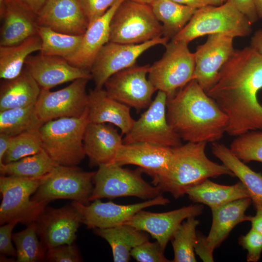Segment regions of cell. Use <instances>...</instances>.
Listing matches in <instances>:
<instances>
[{"instance_id": "obj_1", "label": "cell", "mask_w": 262, "mask_h": 262, "mask_svg": "<svg viewBox=\"0 0 262 262\" xmlns=\"http://www.w3.org/2000/svg\"><path fill=\"white\" fill-rule=\"evenodd\" d=\"M262 55L251 47L235 49L206 92L227 115L226 133L237 136L262 130Z\"/></svg>"}, {"instance_id": "obj_2", "label": "cell", "mask_w": 262, "mask_h": 262, "mask_svg": "<svg viewBox=\"0 0 262 262\" xmlns=\"http://www.w3.org/2000/svg\"><path fill=\"white\" fill-rule=\"evenodd\" d=\"M167 121L187 142H215L226 132L227 115L206 91L192 80L166 101Z\"/></svg>"}, {"instance_id": "obj_3", "label": "cell", "mask_w": 262, "mask_h": 262, "mask_svg": "<svg viewBox=\"0 0 262 262\" xmlns=\"http://www.w3.org/2000/svg\"><path fill=\"white\" fill-rule=\"evenodd\" d=\"M206 142H188L172 147L168 170L152 180V183L162 192H168L175 198L185 194L187 189L209 178L221 175L234 176L223 164L213 162L205 153Z\"/></svg>"}, {"instance_id": "obj_4", "label": "cell", "mask_w": 262, "mask_h": 262, "mask_svg": "<svg viewBox=\"0 0 262 262\" xmlns=\"http://www.w3.org/2000/svg\"><path fill=\"white\" fill-rule=\"evenodd\" d=\"M89 123L87 108L80 117L44 123L39 131L42 149L58 165L77 166L86 156L83 138Z\"/></svg>"}, {"instance_id": "obj_5", "label": "cell", "mask_w": 262, "mask_h": 262, "mask_svg": "<svg viewBox=\"0 0 262 262\" xmlns=\"http://www.w3.org/2000/svg\"><path fill=\"white\" fill-rule=\"evenodd\" d=\"M252 23L229 0L220 5L197 9L185 26L172 39L189 43L205 35L222 33L246 37L252 31Z\"/></svg>"}, {"instance_id": "obj_6", "label": "cell", "mask_w": 262, "mask_h": 262, "mask_svg": "<svg viewBox=\"0 0 262 262\" xmlns=\"http://www.w3.org/2000/svg\"><path fill=\"white\" fill-rule=\"evenodd\" d=\"M162 36V25L150 5L125 0L111 21L110 42L138 44Z\"/></svg>"}, {"instance_id": "obj_7", "label": "cell", "mask_w": 262, "mask_h": 262, "mask_svg": "<svg viewBox=\"0 0 262 262\" xmlns=\"http://www.w3.org/2000/svg\"><path fill=\"white\" fill-rule=\"evenodd\" d=\"M187 42L171 39L161 59L150 66L148 79L156 90L171 97L193 80L194 53Z\"/></svg>"}, {"instance_id": "obj_8", "label": "cell", "mask_w": 262, "mask_h": 262, "mask_svg": "<svg viewBox=\"0 0 262 262\" xmlns=\"http://www.w3.org/2000/svg\"><path fill=\"white\" fill-rule=\"evenodd\" d=\"M142 172L139 167L132 170L113 163L99 165L93 177L90 201L128 196L148 200L162 195L158 186H151L143 179Z\"/></svg>"}, {"instance_id": "obj_9", "label": "cell", "mask_w": 262, "mask_h": 262, "mask_svg": "<svg viewBox=\"0 0 262 262\" xmlns=\"http://www.w3.org/2000/svg\"><path fill=\"white\" fill-rule=\"evenodd\" d=\"M42 177L0 176V225L12 221L28 225L36 220L48 204L32 199Z\"/></svg>"}, {"instance_id": "obj_10", "label": "cell", "mask_w": 262, "mask_h": 262, "mask_svg": "<svg viewBox=\"0 0 262 262\" xmlns=\"http://www.w3.org/2000/svg\"><path fill=\"white\" fill-rule=\"evenodd\" d=\"M95 173L76 166L57 165L42 178L32 199L49 203L55 199H67L88 205Z\"/></svg>"}, {"instance_id": "obj_11", "label": "cell", "mask_w": 262, "mask_h": 262, "mask_svg": "<svg viewBox=\"0 0 262 262\" xmlns=\"http://www.w3.org/2000/svg\"><path fill=\"white\" fill-rule=\"evenodd\" d=\"M167 98L164 92L158 91L147 110L134 121L130 131L125 135L123 144L145 142L169 147L181 145V139L167 121Z\"/></svg>"}, {"instance_id": "obj_12", "label": "cell", "mask_w": 262, "mask_h": 262, "mask_svg": "<svg viewBox=\"0 0 262 262\" xmlns=\"http://www.w3.org/2000/svg\"><path fill=\"white\" fill-rule=\"evenodd\" d=\"M90 80L77 79L68 86L55 91L41 89L35 104L37 114L44 123L62 117H78L87 108L86 88Z\"/></svg>"}, {"instance_id": "obj_13", "label": "cell", "mask_w": 262, "mask_h": 262, "mask_svg": "<svg viewBox=\"0 0 262 262\" xmlns=\"http://www.w3.org/2000/svg\"><path fill=\"white\" fill-rule=\"evenodd\" d=\"M169 39L164 36L138 44L108 42L100 49L90 68L96 88H102L114 74L133 65L146 50L158 45L165 46Z\"/></svg>"}, {"instance_id": "obj_14", "label": "cell", "mask_w": 262, "mask_h": 262, "mask_svg": "<svg viewBox=\"0 0 262 262\" xmlns=\"http://www.w3.org/2000/svg\"><path fill=\"white\" fill-rule=\"evenodd\" d=\"M150 65H133L110 77L104 86L108 94L137 110L147 108L157 91L148 79Z\"/></svg>"}, {"instance_id": "obj_15", "label": "cell", "mask_w": 262, "mask_h": 262, "mask_svg": "<svg viewBox=\"0 0 262 262\" xmlns=\"http://www.w3.org/2000/svg\"><path fill=\"white\" fill-rule=\"evenodd\" d=\"M93 201L88 205L74 201L71 203L81 214L82 223L93 229L124 224L141 210L156 205H166L170 202L162 195L143 202L129 205H120L111 201L102 202L99 199Z\"/></svg>"}, {"instance_id": "obj_16", "label": "cell", "mask_w": 262, "mask_h": 262, "mask_svg": "<svg viewBox=\"0 0 262 262\" xmlns=\"http://www.w3.org/2000/svg\"><path fill=\"white\" fill-rule=\"evenodd\" d=\"M233 39L225 34H210L204 43L196 47L193 80L206 92L214 85L221 69L234 51Z\"/></svg>"}, {"instance_id": "obj_17", "label": "cell", "mask_w": 262, "mask_h": 262, "mask_svg": "<svg viewBox=\"0 0 262 262\" xmlns=\"http://www.w3.org/2000/svg\"><path fill=\"white\" fill-rule=\"evenodd\" d=\"M35 222L38 235L47 250L73 244L82 216L71 204L59 208L46 207Z\"/></svg>"}, {"instance_id": "obj_18", "label": "cell", "mask_w": 262, "mask_h": 262, "mask_svg": "<svg viewBox=\"0 0 262 262\" xmlns=\"http://www.w3.org/2000/svg\"><path fill=\"white\" fill-rule=\"evenodd\" d=\"M203 210V206L197 204L164 213H152L143 209L124 224L148 233L165 250L183 221L201 214Z\"/></svg>"}, {"instance_id": "obj_19", "label": "cell", "mask_w": 262, "mask_h": 262, "mask_svg": "<svg viewBox=\"0 0 262 262\" xmlns=\"http://www.w3.org/2000/svg\"><path fill=\"white\" fill-rule=\"evenodd\" d=\"M26 69L41 89L51 88L77 79H91L90 71L71 65L63 57L40 53L27 59Z\"/></svg>"}, {"instance_id": "obj_20", "label": "cell", "mask_w": 262, "mask_h": 262, "mask_svg": "<svg viewBox=\"0 0 262 262\" xmlns=\"http://www.w3.org/2000/svg\"><path fill=\"white\" fill-rule=\"evenodd\" d=\"M172 155V147L145 142L123 144L112 163L120 166L137 165L154 180L168 170Z\"/></svg>"}, {"instance_id": "obj_21", "label": "cell", "mask_w": 262, "mask_h": 262, "mask_svg": "<svg viewBox=\"0 0 262 262\" xmlns=\"http://www.w3.org/2000/svg\"><path fill=\"white\" fill-rule=\"evenodd\" d=\"M36 19L38 26L74 35H82L89 23L79 0H48Z\"/></svg>"}, {"instance_id": "obj_22", "label": "cell", "mask_w": 262, "mask_h": 262, "mask_svg": "<svg viewBox=\"0 0 262 262\" xmlns=\"http://www.w3.org/2000/svg\"><path fill=\"white\" fill-rule=\"evenodd\" d=\"M125 0H117L101 16L89 23L75 52L66 59L71 65L90 71L100 49L110 41V23L115 11Z\"/></svg>"}, {"instance_id": "obj_23", "label": "cell", "mask_w": 262, "mask_h": 262, "mask_svg": "<svg viewBox=\"0 0 262 262\" xmlns=\"http://www.w3.org/2000/svg\"><path fill=\"white\" fill-rule=\"evenodd\" d=\"M123 144L121 135L112 124L90 122L88 124L83 147L91 165L112 163Z\"/></svg>"}, {"instance_id": "obj_24", "label": "cell", "mask_w": 262, "mask_h": 262, "mask_svg": "<svg viewBox=\"0 0 262 262\" xmlns=\"http://www.w3.org/2000/svg\"><path fill=\"white\" fill-rule=\"evenodd\" d=\"M87 109L90 123L115 125L122 135L129 132L135 121L131 116L130 107L110 97L103 88L90 91Z\"/></svg>"}, {"instance_id": "obj_25", "label": "cell", "mask_w": 262, "mask_h": 262, "mask_svg": "<svg viewBox=\"0 0 262 262\" xmlns=\"http://www.w3.org/2000/svg\"><path fill=\"white\" fill-rule=\"evenodd\" d=\"M0 46L17 45L37 34L36 16L14 1L4 0L0 5Z\"/></svg>"}, {"instance_id": "obj_26", "label": "cell", "mask_w": 262, "mask_h": 262, "mask_svg": "<svg viewBox=\"0 0 262 262\" xmlns=\"http://www.w3.org/2000/svg\"><path fill=\"white\" fill-rule=\"evenodd\" d=\"M252 203L250 197L236 200L219 207L212 209V223L205 243L213 252L238 224L250 221L251 216L245 213Z\"/></svg>"}, {"instance_id": "obj_27", "label": "cell", "mask_w": 262, "mask_h": 262, "mask_svg": "<svg viewBox=\"0 0 262 262\" xmlns=\"http://www.w3.org/2000/svg\"><path fill=\"white\" fill-rule=\"evenodd\" d=\"M186 194L193 202L206 205L211 210L236 200L250 197L241 181L232 185H224L208 179L188 188Z\"/></svg>"}, {"instance_id": "obj_28", "label": "cell", "mask_w": 262, "mask_h": 262, "mask_svg": "<svg viewBox=\"0 0 262 262\" xmlns=\"http://www.w3.org/2000/svg\"><path fill=\"white\" fill-rule=\"evenodd\" d=\"M0 86V111L35 104L41 88L26 69Z\"/></svg>"}, {"instance_id": "obj_29", "label": "cell", "mask_w": 262, "mask_h": 262, "mask_svg": "<svg viewBox=\"0 0 262 262\" xmlns=\"http://www.w3.org/2000/svg\"><path fill=\"white\" fill-rule=\"evenodd\" d=\"M212 150L222 164L243 183L254 206L262 207V174L251 169L237 158L229 148L222 144L212 143Z\"/></svg>"}, {"instance_id": "obj_30", "label": "cell", "mask_w": 262, "mask_h": 262, "mask_svg": "<svg viewBox=\"0 0 262 262\" xmlns=\"http://www.w3.org/2000/svg\"><path fill=\"white\" fill-rule=\"evenodd\" d=\"M94 230L110 245L115 262H129L132 249L148 241V236L145 231L128 224L110 228L95 229Z\"/></svg>"}, {"instance_id": "obj_31", "label": "cell", "mask_w": 262, "mask_h": 262, "mask_svg": "<svg viewBox=\"0 0 262 262\" xmlns=\"http://www.w3.org/2000/svg\"><path fill=\"white\" fill-rule=\"evenodd\" d=\"M41 48L38 34L31 36L20 44L0 46V78L10 80L18 77L22 72L28 57Z\"/></svg>"}, {"instance_id": "obj_32", "label": "cell", "mask_w": 262, "mask_h": 262, "mask_svg": "<svg viewBox=\"0 0 262 262\" xmlns=\"http://www.w3.org/2000/svg\"><path fill=\"white\" fill-rule=\"evenodd\" d=\"M150 5L157 19L163 23V36L169 39L185 26L197 10L172 0H156Z\"/></svg>"}, {"instance_id": "obj_33", "label": "cell", "mask_w": 262, "mask_h": 262, "mask_svg": "<svg viewBox=\"0 0 262 262\" xmlns=\"http://www.w3.org/2000/svg\"><path fill=\"white\" fill-rule=\"evenodd\" d=\"M44 123L34 105L0 111V133L11 136L38 131Z\"/></svg>"}, {"instance_id": "obj_34", "label": "cell", "mask_w": 262, "mask_h": 262, "mask_svg": "<svg viewBox=\"0 0 262 262\" xmlns=\"http://www.w3.org/2000/svg\"><path fill=\"white\" fill-rule=\"evenodd\" d=\"M56 164L42 149L17 161L0 164L1 175L38 178L49 172Z\"/></svg>"}, {"instance_id": "obj_35", "label": "cell", "mask_w": 262, "mask_h": 262, "mask_svg": "<svg viewBox=\"0 0 262 262\" xmlns=\"http://www.w3.org/2000/svg\"><path fill=\"white\" fill-rule=\"evenodd\" d=\"M37 34L41 41L40 52L66 59L78 49L82 35H74L60 33L49 27L38 26Z\"/></svg>"}, {"instance_id": "obj_36", "label": "cell", "mask_w": 262, "mask_h": 262, "mask_svg": "<svg viewBox=\"0 0 262 262\" xmlns=\"http://www.w3.org/2000/svg\"><path fill=\"white\" fill-rule=\"evenodd\" d=\"M16 246V262H40L45 261L47 249L38 238L35 222L12 235Z\"/></svg>"}, {"instance_id": "obj_37", "label": "cell", "mask_w": 262, "mask_h": 262, "mask_svg": "<svg viewBox=\"0 0 262 262\" xmlns=\"http://www.w3.org/2000/svg\"><path fill=\"white\" fill-rule=\"evenodd\" d=\"M199 221L192 216L180 224L171 239L174 262H195V247L197 240L196 228Z\"/></svg>"}, {"instance_id": "obj_38", "label": "cell", "mask_w": 262, "mask_h": 262, "mask_svg": "<svg viewBox=\"0 0 262 262\" xmlns=\"http://www.w3.org/2000/svg\"><path fill=\"white\" fill-rule=\"evenodd\" d=\"M229 148L245 163L251 161L262 163V130L250 131L236 136Z\"/></svg>"}, {"instance_id": "obj_39", "label": "cell", "mask_w": 262, "mask_h": 262, "mask_svg": "<svg viewBox=\"0 0 262 262\" xmlns=\"http://www.w3.org/2000/svg\"><path fill=\"white\" fill-rule=\"evenodd\" d=\"M42 149L39 131L25 132L13 136L11 145L4 156L2 164L15 162L34 155Z\"/></svg>"}, {"instance_id": "obj_40", "label": "cell", "mask_w": 262, "mask_h": 262, "mask_svg": "<svg viewBox=\"0 0 262 262\" xmlns=\"http://www.w3.org/2000/svg\"><path fill=\"white\" fill-rule=\"evenodd\" d=\"M164 250L159 243L147 241L134 247L131 256L138 262H170L164 255Z\"/></svg>"}, {"instance_id": "obj_41", "label": "cell", "mask_w": 262, "mask_h": 262, "mask_svg": "<svg viewBox=\"0 0 262 262\" xmlns=\"http://www.w3.org/2000/svg\"><path fill=\"white\" fill-rule=\"evenodd\" d=\"M45 261L50 262H80L82 258L73 243L63 245L47 250Z\"/></svg>"}, {"instance_id": "obj_42", "label": "cell", "mask_w": 262, "mask_h": 262, "mask_svg": "<svg viewBox=\"0 0 262 262\" xmlns=\"http://www.w3.org/2000/svg\"><path fill=\"white\" fill-rule=\"evenodd\" d=\"M239 244L247 251L246 260L248 262H257L262 252V234L252 228L245 235L241 236Z\"/></svg>"}, {"instance_id": "obj_43", "label": "cell", "mask_w": 262, "mask_h": 262, "mask_svg": "<svg viewBox=\"0 0 262 262\" xmlns=\"http://www.w3.org/2000/svg\"><path fill=\"white\" fill-rule=\"evenodd\" d=\"M79 0L89 23H90L102 16L117 0Z\"/></svg>"}, {"instance_id": "obj_44", "label": "cell", "mask_w": 262, "mask_h": 262, "mask_svg": "<svg viewBox=\"0 0 262 262\" xmlns=\"http://www.w3.org/2000/svg\"><path fill=\"white\" fill-rule=\"evenodd\" d=\"M18 223L12 221L0 227V252L5 255L16 257V250L12 243V230Z\"/></svg>"}, {"instance_id": "obj_45", "label": "cell", "mask_w": 262, "mask_h": 262, "mask_svg": "<svg viewBox=\"0 0 262 262\" xmlns=\"http://www.w3.org/2000/svg\"><path fill=\"white\" fill-rule=\"evenodd\" d=\"M236 8L245 15L253 24L256 22L258 16L255 8V0H229Z\"/></svg>"}, {"instance_id": "obj_46", "label": "cell", "mask_w": 262, "mask_h": 262, "mask_svg": "<svg viewBox=\"0 0 262 262\" xmlns=\"http://www.w3.org/2000/svg\"><path fill=\"white\" fill-rule=\"evenodd\" d=\"M195 251L204 262H213V253L208 248L205 243V236L201 234L197 235Z\"/></svg>"}, {"instance_id": "obj_47", "label": "cell", "mask_w": 262, "mask_h": 262, "mask_svg": "<svg viewBox=\"0 0 262 262\" xmlns=\"http://www.w3.org/2000/svg\"><path fill=\"white\" fill-rule=\"evenodd\" d=\"M14 1L36 17L48 0H9Z\"/></svg>"}, {"instance_id": "obj_48", "label": "cell", "mask_w": 262, "mask_h": 262, "mask_svg": "<svg viewBox=\"0 0 262 262\" xmlns=\"http://www.w3.org/2000/svg\"><path fill=\"white\" fill-rule=\"evenodd\" d=\"M180 4L196 9L210 5L218 6L223 3L222 0H172Z\"/></svg>"}, {"instance_id": "obj_49", "label": "cell", "mask_w": 262, "mask_h": 262, "mask_svg": "<svg viewBox=\"0 0 262 262\" xmlns=\"http://www.w3.org/2000/svg\"><path fill=\"white\" fill-rule=\"evenodd\" d=\"M256 210V214L251 216V228L262 234V207L260 206L255 207Z\"/></svg>"}, {"instance_id": "obj_50", "label": "cell", "mask_w": 262, "mask_h": 262, "mask_svg": "<svg viewBox=\"0 0 262 262\" xmlns=\"http://www.w3.org/2000/svg\"><path fill=\"white\" fill-rule=\"evenodd\" d=\"M13 136L0 133V164H2L5 154L12 143Z\"/></svg>"}, {"instance_id": "obj_51", "label": "cell", "mask_w": 262, "mask_h": 262, "mask_svg": "<svg viewBox=\"0 0 262 262\" xmlns=\"http://www.w3.org/2000/svg\"><path fill=\"white\" fill-rule=\"evenodd\" d=\"M250 47L262 55V30L255 33L251 39Z\"/></svg>"}, {"instance_id": "obj_52", "label": "cell", "mask_w": 262, "mask_h": 262, "mask_svg": "<svg viewBox=\"0 0 262 262\" xmlns=\"http://www.w3.org/2000/svg\"><path fill=\"white\" fill-rule=\"evenodd\" d=\"M255 4L258 17L262 18V0H255Z\"/></svg>"}, {"instance_id": "obj_53", "label": "cell", "mask_w": 262, "mask_h": 262, "mask_svg": "<svg viewBox=\"0 0 262 262\" xmlns=\"http://www.w3.org/2000/svg\"><path fill=\"white\" fill-rule=\"evenodd\" d=\"M131 0L135 1L136 2H138L140 3H142V4L150 5L152 3H153L154 1H156V0Z\"/></svg>"}, {"instance_id": "obj_54", "label": "cell", "mask_w": 262, "mask_h": 262, "mask_svg": "<svg viewBox=\"0 0 262 262\" xmlns=\"http://www.w3.org/2000/svg\"><path fill=\"white\" fill-rule=\"evenodd\" d=\"M3 1H4V0H0V5L1 4H2V3H3Z\"/></svg>"}, {"instance_id": "obj_55", "label": "cell", "mask_w": 262, "mask_h": 262, "mask_svg": "<svg viewBox=\"0 0 262 262\" xmlns=\"http://www.w3.org/2000/svg\"><path fill=\"white\" fill-rule=\"evenodd\" d=\"M227 0H222V2L224 3L226 2Z\"/></svg>"}]
</instances>
